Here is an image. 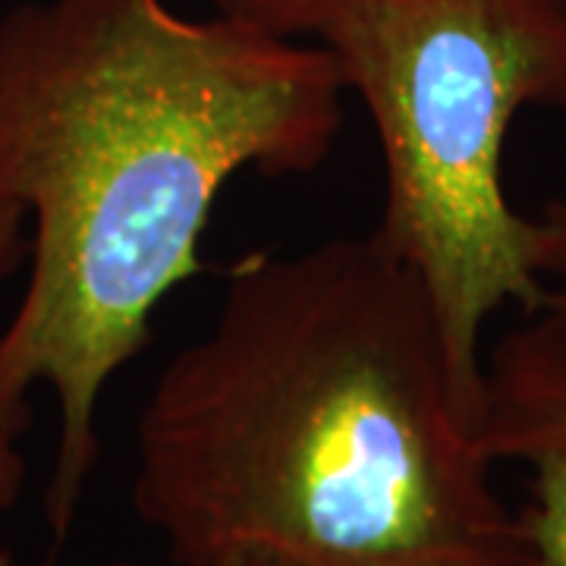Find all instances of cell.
<instances>
[{"instance_id": "obj_3", "label": "cell", "mask_w": 566, "mask_h": 566, "mask_svg": "<svg viewBox=\"0 0 566 566\" xmlns=\"http://www.w3.org/2000/svg\"><path fill=\"white\" fill-rule=\"evenodd\" d=\"M312 41L375 123V233L419 277L482 403L485 322L545 300V227L506 199L504 142L528 107H566V0H327Z\"/></svg>"}, {"instance_id": "obj_1", "label": "cell", "mask_w": 566, "mask_h": 566, "mask_svg": "<svg viewBox=\"0 0 566 566\" xmlns=\"http://www.w3.org/2000/svg\"><path fill=\"white\" fill-rule=\"evenodd\" d=\"M344 95L318 41L164 0H29L0 17V202L32 221L29 277L0 327V465L25 469L29 394L51 387L54 547L102 460L104 387L199 274L223 186L318 170Z\"/></svg>"}, {"instance_id": "obj_7", "label": "cell", "mask_w": 566, "mask_h": 566, "mask_svg": "<svg viewBox=\"0 0 566 566\" xmlns=\"http://www.w3.org/2000/svg\"><path fill=\"white\" fill-rule=\"evenodd\" d=\"M538 221L545 227V259H542L545 300H542V308L566 324V205H547Z\"/></svg>"}, {"instance_id": "obj_8", "label": "cell", "mask_w": 566, "mask_h": 566, "mask_svg": "<svg viewBox=\"0 0 566 566\" xmlns=\"http://www.w3.org/2000/svg\"><path fill=\"white\" fill-rule=\"evenodd\" d=\"M104 566H133V564H126V560H114V564H104ZM230 566H264V564H259V560H237V564H230Z\"/></svg>"}, {"instance_id": "obj_6", "label": "cell", "mask_w": 566, "mask_h": 566, "mask_svg": "<svg viewBox=\"0 0 566 566\" xmlns=\"http://www.w3.org/2000/svg\"><path fill=\"white\" fill-rule=\"evenodd\" d=\"M22 262H25V218H22L20 208L0 202V283L7 281ZM22 485H25V469L0 465V510L17 504ZM0 566L20 564L0 551Z\"/></svg>"}, {"instance_id": "obj_2", "label": "cell", "mask_w": 566, "mask_h": 566, "mask_svg": "<svg viewBox=\"0 0 566 566\" xmlns=\"http://www.w3.org/2000/svg\"><path fill=\"white\" fill-rule=\"evenodd\" d=\"M482 403L378 233L259 252L136 422L133 506L174 566H528Z\"/></svg>"}, {"instance_id": "obj_5", "label": "cell", "mask_w": 566, "mask_h": 566, "mask_svg": "<svg viewBox=\"0 0 566 566\" xmlns=\"http://www.w3.org/2000/svg\"><path fill=\"white\" fill-rule=\"evenodd\" d=\"M218 17L283 39H312L327 0H205Z\"/></svg>"}, {"instance_id": "obj_4", "label": "cell", "mask_w": 566, "mask_h": 566, "mask_svg": "<svg viewBox=\"0 0 566 566\" xmlns=\"http://www.w3.org/2000/svg\"><path fill=\"white\" fill-rule=\"evenodd\" d=\"M485 359L482 438L532 475L520 513L528 566H566V324L538 308Z\"/></svg>"}]
</instances>
